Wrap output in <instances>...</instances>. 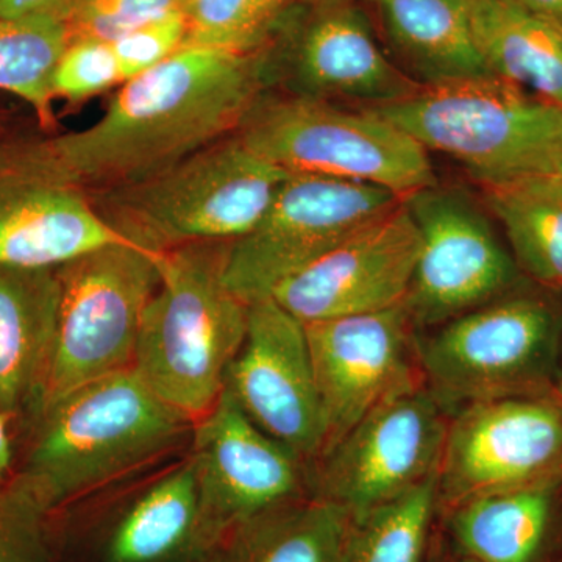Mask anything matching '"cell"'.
Returning a JSON list of instances; mask_svg holds the SVG:
<instances>
[{
	"label": "cell",
	"instance_id": "cell-26",
	"mask_svg": "<svg viewBox=\"0 0 562 562\" xmlns=\"http://www.w3.org/2000/svg\"><path fill=\"white\" fill-rule=\"evenodd\" d=\"M69 41L58 18H0V91L27 103L43 132L57 127L50 79Z\"/></svg>",
	"mask_w": 562,
	"mask_h": 562
},
{
	"label": "cell",
	"instance_id": "cell-34",
	"mask_svg": "<svg viewBox=\"0 0 562 562\" xmlns=\"http://www.w3.org/2000/svg\"><path fill=\"white\" fill-rule=\"evenodd\" d=\"M546 22L562 35V0H503Z\"/></svg>",
	"mask_w": 562,
	"mask_h": 562
},
{
	"label": "cell",
	"instance_id": "cell-9",
	"mask_svg": "<svg viewBox=\"0 0 562 562\" xmlns=\"http://www.w3.org/2000/svg\"><path fill=\"white\" fill-rule=\"evenodd\" d=\"M402 202L371 184L291 176L258 224L228 246L225 283L247 305L271 299L283 281Z\"/></svg>",
	"mask_w": 562,
	"mask_h": 562
},
{
	"label": "cell",
	"instance_id": "cell-18",
	"mask_svg": "<svg viewBox=\"0 0 562 562\" xmlns=\"http://www.w3.org/2000/svg\"><path fill=\"white\" fill-rule=\"evenodd\" d=\"M286 65L292 94L322 101L380 106L422 87L384 55L364 11L350 0H322L292 41Z\"/></svg>",
	"mask_w": 562,
	"mask_h": 562
},
{
	"label": "cell",
	"instance_id": "cell-38",
	"mask_svg": "<svg viewBox=\"0 0 562 562\" xmlns=\"http://www.w3.org/2000/svg\"><path fill=\"white\" fill-rule=\"evenodd\" d=\"M5 132H9V127H7V116L5 113L0 110V135H3Z\"/></svg>",
	"mask_w": 562,
	"mask_h": 562
},
{
	"label": "cell",
	"instance_id": "cell-32",
	"mask_svg": "<svg viewBox=\"0 0 562 562\" xmlns=\"http://www.w3.org/2000/svg\"><path fill=\"white\" fill-rule=\"evenodd\" d=\"M187 33V16L181 10L111 43L124 83L172 57L184 46Z\"/></svg>",
	"mask_w": 562,
	"mask_h": 562
},
{
	"label": "cell",
	"instance_id": "cell-3",
	"mask_svg": "<svg viewBox=\"0 0 562 562\" xmlns=\"http://www.w3.org/2000/svg\"><path fill=\"white\" fill-rule=\"evenodd\" d=\"M231 243H192L162 254L160 286L136 344L139 379L192 424L220 401L246 338L249 305L224 280Z\"/></svg>",
	"mask_w": 562,
	"mask_h": 562
},
{
	"label": "cell",
	"instance_id": "cell-28",
	"mask_svg": "<svg viewBox=\"0 0 562 562\" xmlns=\"http://www.w3.org/2000/svg\"><path fill=\"white\" fill-rule=\"evenodd\" d=\"M299 0H184L188 33L183 47L233 52L266 49Z\"/></svg>",
	"mask_w": 562,
	"mask_h": 562
},
{
	"label": "cell",
	"instance_id": "cell-23",
	"mask_svg": "<svg viewBox=\"0 0 562 562\" xmlns=\"http://www.w3.org/2000/svg\"><path fill=\"white\" fill-rule=\"evenodd\" d=\"M420 85L491 76L473 41L465 0H368Z\"/></svg>",
	"mask_w": 562,
	"mask_h": 562
},
{
	"label": "cell",
	"instance_id": "cell-13",
	"mask_svg": "<svg viewBox=\"0 0 562 562\" xmlns=\"http://www.w3.org/2000/svg\"><path fill=\"white\" fill-rule=\"evenodd\" d=\"M190 441L206 558L233 528L310 495L306 462L260 430L225 387L192 424Z\"/></svg>",
	"mask_w": 562,
	"mask_h": 562
},
{
	"label": "cell",
	"instance_id": "cell-39",
	"mask_svg": "<svg viewBox=\"0 0 562 562\" xmlns=\"http://www.w3.org/2000/svg\"><path fill=\"white\" fill-rule=\"evenodd\" d=\"M561 172H562V168H561Z\"/></svg>",
	"mask_w": 562,
	"mask_h": 562
},
{
	"label": "cell",
	"instance_id": "cell-15",
	"mask_svg": "<svg viewBox=\"0 0 562 562\" xmlns=\"http://www.w3.org/2000/svg\"><path fill=\"white\" fill-rule=\"evenodd\" d=\"M225 390L260 430L306 465L319 457L325 422L305 324L273 299L249 305L246 338Z\"/></svg>",
	"mask_w": 562,
	"mask_h": 562
},
{
	"label": "cell",
	"instance_id": "cell-33",
	"mask_svg": "<svg viewBox=\"0 0 562 562\" xmlns=\"http://www.w3.org/2000/svg\"><path fill=\"white\" fill-rule=\"evenodd\" d=\"M74 0H0V18L27 20V18H58L68 21Z\"/></svg>",
	"mask_w": 562,
	"mask_h": 562
},
{
	"label": "cell",
	"instance_id": "cell-11",
	"mask_svg": "<svg viewBox=\"0 0 562 562\" xmlns=\"http://www.w3.org/2000/svg\"><path fill=\"white\" fill-rule=\"evenodd\" d=\"M420 236L406 308L438 327L519 288L522 272L471 195L436 183L403 199Z\"/></svg>",
	"mask_w": 562,
	"mask_h": 562
},
{
	"label": "cell",
	"instance_id": "cell-17",
	"mask_svg": "<svg viewBox=\"0 0 562 562\" xmlns=\"http://www.w3.org/2000/svg\"><path fill=\"white\" fill-rule=\"evenodd\" d=\"M121 241L131 239L38 160L31 136L0 135V266L58 268Z\"/></svg>",
	"mask_w": 562,
	"mask_h": 562
},
{
	"label": "cell",
	"instance_id": "cell-21",
	"mask_svg": "<svg viewBox=\"0 0 562 562\" xmlns=\"http://www.w3.org/2000/svg\"><path fill=\"white\" fill-rule=\"evenodd\" d=\"M206 560L199 538V497L190 458L151 480L106 531L103 562Z\"/></svg>",
	"mask_w": 562,
	"mask_h": 562
},
{
	"label": "cell",
	"instance_id": "cell-4",
	"mask_svg": "<svg viewBox=\"0 0 562 562\" xmlns=\"http://www.w3.org/2000/svg\"><path fill=\"white\" fill-rule=\"evenodd\" d=\"M290 177L235 133L151 179L88 195L122 236L147 249L168 251L241 238Z\"/></svg>",
	"mask_w": 562,
	"mask_h": 562
},
{
	"label": "cell",
	"instance_id": "cell-16",
	"mask_svg": "<svg viewBox=\"0 0 562 562\" xmlns=\"http://www.w3.org/2000/svg\"><path fill=\"white\" fill-rule=\"evenodd\" d=\"M420 236L405 202L283 281L271 299L303 324L383 312L412 288Z\"/></svg>",
	"mask_w": 562,
	"mask_h": 562
},
{
	"label": "cell",
	"instance_id": "cell-37",
	"mask_svg": "<svg viewBox=\"0 0 562 562\" xmlns=\"http://www.w3.org/2000/svg\"><path fill=\"white\" fill-rule=\"evenodd\" d=\"M427 562H465L462 561L460 557H457V554H435V557L431 558V560H428Z\"/></svg>",
	"mask_w": 562,
	"mask_h": 562
},
{
	"label": "cell",
	"instance_id": "cell-31",
	"mask_svg": "<svg viewBox=\"0 0 562 562\" xmlns=\"http://www.w3.org/2000/svg\"><path fill=\"white\" fill-rule=\"evenodd\" d=\"M184 9V0H74L68 14L70 40L114 43L128 33Z\"/></svg>",
	"mask_w": 562,
	"mask_h": 562
},
{
	"label": "cell",
	"instance_id": "cell-25",
	"mask_svg": "<svg viewBox=\"0 0 562 562\" xmlns=\"http://www.w3.org/2000/svg\"><path fill=\"white\" fill-rule=\"evenodd\" d=\"M517 268L543 290L562 291V172L532 173L484 188Z\"/></svg>",
	"mask_w": 562,
	"mask_h": 562
},
{
	"label": "cell",
	"instance_id": "cell-24",
	"mask_svg": "<svg viewBox=\"0 0 562 562\" xmlns=\"http://www.w3.org/2000/svg\"><path fill=\"white\" fill-rule=\"evenodd\" d=\"M473 41L491 76L562 106V35L503 0H465Z\"/></svg>",
	"mask_w": 562,
	"mask_h": 562
},
{
	"label": "cell",
	"instance_id": "cell-10",
	"mask_svg": "<svg viewBox=\"0 0 562 562\" xmlns=\"http://www.w3.org/2000/svg\"><path fill=\"white\" fill-rule=\"evenodd\" d=\"M447 424L425 383L387 398L306 465L310 497L351 516L401 497L438 473Z\"/></svg>",
	"mask_w": 562,
	"mask_h": 562
},
{
	"label": "cell",
	"instance_id": "cell-14",
	"mask_svg": "<svg viewBox=\"0 0 562 562\" xmlns=\"http://www.w3.org/2000/svg\"><path fill=\"white\" fill-rule=\"evenodd\" d=\"M416 328L406 303L305 324L325 422L322 452L387 398L424 384Z\"/></svg>",
	"mask_w": 562,
	"mask_h": 562
},
{
	"label": "cell",
	"instance_id": "cell-27",
	"mask_svg": "<svg viewBox=\"0 0 562 562\" xmlns=\"http://www.w3.org/2000/svg\"><path fill=\"white\" fill-rule=\"evenodd\" d=\"M436 513V476H431L401 497L353 516L347 562H427Z\"/></svg>",
	"mask_w": 562,
	"mask_h": 562
},
{
	"label": "cell",
	"instance_id": "cell-6",
	"mask_svg": "<svg viewBox=\"0 0 562 562\" xmlns=\"http://www.w3.org/2000/svg\"><path fill=\"white\" fill-rule=\"evenodd\" d=\"M553 294L516 288L417 341L425 386L447 413L552 394L562 336V305Z\"/></svg>",
	"mask_w": 562,
	"mask_h": 562
},
{
	"label": "cell",
	"instance_id": "cell-7",
	"mask_svg": "<svg viewBox=\"0 0 562 562\" xmlns=\"http://www.w3.org/2000/svg\"><path fill=\"white\" fill-rule=\"evenodd\" d=\"M236 135L291 176L355 181L406 199L438 183L428 151L371 109L266 92Z\"/></svg>",
	"mask_w": 562,
	"mask_h": 562
},
{
	"label": "cell",
	"instance_id": "cell-8",
	"mask_svg": "<svg viewBox=\"0 0 562 562\" xmlns=\"http://www.w3.org/2000/svg\"><path fill=\"white\" fill-rule=\"evenodd\" d=\"M162 254L121 241L58 266L57 331L31 420L83 384L133 368L144 313L160 286Z\"/></svg>",
	"mask_w": 562,
	"mask_h": 562
},
{
	"label": "cell",
	"instance_id": "cell-12",
	"mask_svg": "<svg viewBox=\"0 0 562 562\" xmlns=\"http://www.w3.org/2000/svg\"><path fill=\"white\" fill-rule=\"evenodd\" d=\"M562 476V402L552 394L471 403L449 416L438 512Z\"/></svg>",
	"mask_w": 562,
	"mask_h": 562
},
{
	"label": "cell",
	"instance_id": "cell-35",
	"mask_svg": "<svg viewBox=\"0 0 562 562\" xmlns=\"http://www.w3.org/2000/svg\"><path fill=\"white\" fill-rule=\"evenodd\" d=\"M13 422L0 413V487L14 475Z\"/></svg>",
	"mask_w": 562,
	"mask_h": 562
},
{
	"label": "cell",
	"instance_id": "cell-2",
	"mask_svg": "<svg viewBox=\"0 0 562 562\" xmlns=\"http://www.w3.org/2000/svg\"><path fill=\"white\" fill-rule=\"evenodd\" d=\"M192 422L135 369L83 384L32 420L18 476L47 513L101 490L191 438Z\"/></svg>",
	"mask_w": 562,
	"mask_h": 562
},
{
	"label": "cell",
	"instance_id": "cell-22",
	"mask_svg": "<svg viewBox=\"0 0 562 562\" xmlns=\"http://www.w3.org/2000/svg\"><path fill=\"white\" fill-rule=\"evenodd\" d=\"M351 524L342 506L308 495L233 528L205 562H347Z\"/></svg>",
	"mask_w": 562,
	"mask_h": 562
},
{
	"label": "cell",
	"instance_id": "cell-30",
	"mask_svg": "<svg viewBox=\"0 0 562 562\" xmlns=\"http://www.w3.org/2000/svg\"><path fill=\"white\" fill-rule=\"evenodd\" d=\"M49 513L14 473L0 487V562H49Z\"/></svg>",
	"mask_w": 562,
	"mask_h": 562
},
{
	"label": "cell",
	"instance_id": "cell-5",
	"mask_svg": "<svg viewBox=\"0 0 562 562\" xmlns=\"http://www.w3.org/2000/svg\"><path fill=\"white\" fill-rule=\"evenodd\" d=\"M425 150L460 162L484 188L562 168V106L495 76L422 85L366 106Z\"/></svg>",
	"mask_w": 562,
	"mask_h": 562
},
{
	"label": "cell",
	"instance_id": "cell-19",
	"mask_svg": "<svg viewBox=\"0 0 562 562\" xmlns=\"http://www.w3.org/2000/svg\"><path fill=\"white\" fill-rule=\"evenodd\" d=\"M57 268L0 266V413L33 416L57 331Z\"/></svg>",
	"mask_w": 562,
	"mask_h": 562
},
{
	"label": "cell",
	"instance_id": "cell-20",
	"mask_svg": "<svg viewBox=\"0 0 562 562\" xmlns=\"http://www.w3.org/2000/svg\"><path fill=\"white\" fill-rule=\"evenodd\" d=\"M562 476L461 503L446 516L465 562H547L557 541Z\"/></svg>",
	"mask_w": 562,
	"mask_h": 562
},
{
	"label": "cell",
	"instance_id": "cell-36",
	"mask_svg": "<svg viewBox=\"0 0 562 562\" xmlns=\"http://www.w3.org/2000/svg\"><path fill=\"white\" fill-rule=\"evenodd\" d=\"M554 395L562 402V336L560 347V360H558L557 380H554L553 387Z\"/></svg>",
	"mask_w": 562,
	"mask_h": 562
},
{
	"label": "cell",
	"instance_id": "cell-1",
	"mask_svg": "<svg viewBox=\"0 0 562 562\" xmlns=\"http://www.w3.org/2000/svg\"><path fill=\"white\" fill-rule=\"evenodd\" d=\"M277 74L268 47H181L122 83L91 127L33 135L32 149L58 180L87 194L139 183L238 133Z\"/></svg>",
	"mask_w": 562,
	"mask_h": 562
},
{
	"label": "cell",
	"instance_id": "cell-29",
	"mask_svg": "<svg viewBox=\"0 0 562 562\" xmlns=\"http://www.w3.org/2000/svg\"><path fill=\"white\" fill-rule=\"evenodd\" d=\"M124 83L111 43L92 38L69 41L50 79L54 101L79 105Z\"/></svg>",
	"mask_w": 562,
	"mask_h": 562
}]
</instances>
